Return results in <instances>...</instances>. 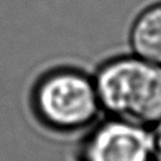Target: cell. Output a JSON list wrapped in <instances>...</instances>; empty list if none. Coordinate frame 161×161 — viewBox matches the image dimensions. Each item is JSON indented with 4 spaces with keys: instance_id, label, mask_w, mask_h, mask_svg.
<instances>
[{
    "instance_id": "1",
    "label": "cell",
    "mask_w": 161,
    "mask_h": 161,
    "mask_svg": "<svg viewBox=\"0 0 161 161\" xmlns=\"http://www.w3.org/2000/svg\"><path fill=\"white\" fill-rule=\"evenodd\" d=\"M99 104L109 117L145 127L161 121V65L135 54L102 63L93 75Z\"/></svg>"
},
{
    "instance_id": "2",
    "label": "cell",
    "mask_w": 161,
    "mask_h": 161,
    "mask_svg": "<svg viewBox=\"0 0 161 161\" xmlns=\"http://www.w3.org/2000/svg\"><path fill=\"white\" fill-rule=\"evenodd\" d=\"M31 103L38 119L60 133L92 127L102 112L93 75L72 67L54 68L40 77Z\"/></svg>"
},
{
    "instance_id": "3",
    "label": "cell",
    "mask_w": 161,
    "mask_h": 161,
    "mask_svg": "<svg viewBox=\"0 0 161 161\" xmlns=\"http://www.w3.org/2000/svg\"><path fill=\"white\" fill-rule=\"evenodd\" d=\"M78 161H153L150 128L109 116L97 121L79 145Z\"/></svg>"
},
{
    "instance_id": "4",
    "label": "cell",
    "mask_w": 161,
    "mask_h": 161,
    "mask_svg": "<svg viewBox=\"0 0 161 161\" xmlns=\"http://www.w3.org/2000/svg\"><path fill=\"white\" fill-rule=\"evenodd\" d=\"M128 42L132 54L161 65V1L150 4L137 14Z\"/></svg>"
},
{
    "instance_id": "5",
    "label": "cell",
    "mask_w": 161,
    "mask_h": 161,
    "mask_svg": "<svg viewBox=\"0 0 161 161\" xmlns=\"http://www.w3.org/2000/svg\"><path fill=\"white\" fill-rule=\"evenodd\" d=\"M153 161H161V121L150 127Z\"/></svg>"
}]
</instances>
